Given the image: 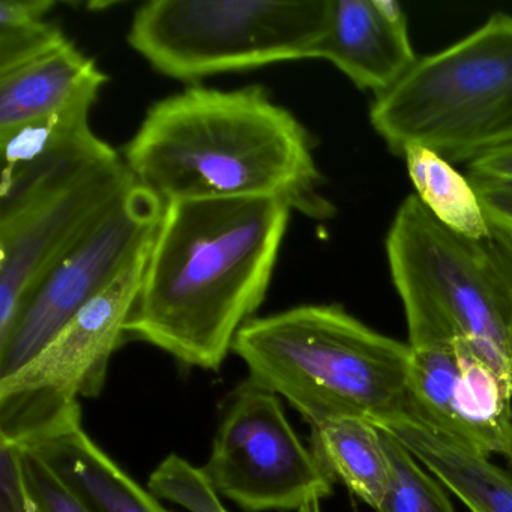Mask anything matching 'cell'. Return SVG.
Here are the masks:
<instances>
[{
    "mask_svg": "<svg viewBox=\"0 0 512 512\" xmlns=\"http://www.w3.org/2000/svg\"><path fill=\"white\" fill-rule=\"evenodd\" d=\"M493 241H494V239H493ZM497 247H499V245H497ZM499 248H500V250H502L503 256H505L506 260H508L509 266H511V271H512V256H511V254L506 253V251L503 250L502 247H499ZM511 349H512V332H511Z\"/></svg>",
    "mask_w": 512,
    "mask_h": 512,
    "instance_id": "28",
    "label": "cell"
},
{
    "mask_svg": "<svg viewBox=\"0 0 512 512\" xmlns=\"http://www.w3.org/2000/svg\"><path fill=\"white\" fill-rule=\"evenodd\" d=\"M14 445L37 452L92 512H170L83 430L80 406Z\"/></svg>",
    "mask_w": 512,
    "mask_h": 512,
    "instance_id": "13",
    "label": "cell"
},
{
    "mask_svg": "<svg viewBox=\"0 0 512 512\" xmlns=\"http://www.w3.org/2000/svg\"><path fill=\"white\" fill-rule=\"evenodd\" d=\"M395 154L424 146L448 163L512 146V17L497 13L464 40L418 58L370 110Z\"/></svg>",
    "mask_w": 512,
    "mask_h": 512,
    "instance_id": "5",
    "label": "cell"
},
{
    "mask_svg": "<svg viewBox=\"0 0 512 512\" xmlns=\"http://www.w3.org/2000/svg\"><path fill=\"white\" fill-rule=\"evenodd\" d=\"M134 179L166 205L271 199L331 220L334 203L307 128L262 86H188L149 107L122 154Z\"/></svg>",
    "mask_w": 512,
    "mask_h": 512,
    "instance_id": "2",
    "label": "cell"
},
{
    "mask_svg": "<svg viewBox=\"0 0 512 512\" xmlns=\"http://www.w3.org/2000/svg\"><path fill=\"white\" fill-rule=\"evenodd\" d=\"M257 385L316 427L329 419L374 424L412 413V347L368 328L340 305H298L254 317L233 350Z\"/></svg>",
    "mask_w": 512,
    "mask_h": 512,
    "instance_id": "3",
    "label": "cell"
},
{
    "mask_svg": "<svg viewBox=\"0 0 512 512\" xmlns=\"http://www.w3.org/2000/svg\"><path fill=\"white\" fill-rule=\"evenodd\" d=\"M0 512H31L22 481L19 448L0 440Z\"/></svg>",
    "mask_w": 512,
    "mask_h": 512,
    "instance_id": "23",
    "label": "cell"
},
{
    "mask_svg": "<svg viewBox=\"0 0 512 512\" xmlns=\"http://www.w3.org/2000/svg\"><path fill=\"white\" fill-rule=\"evenodd\" d=\"M292 214L271 199L166 203L127 338L218 370L268 295Z\"/></svg>",
    "mask_w": 512,
    "mask_h": 512,
    "instance_id": "1",
    "label": "cell"
},
{
    "mask_svg": "<svg viewBox=\"0 0 512 512\" xmlns=\"http://www.w3.org/2000/svg\"><path fill=\"white\" fill-rule=\"evenodd\" d=\"M298 512H322L320 511V502L307 503V505L302 506Z\"/></svg>",
    "mask_w": 512,
    "mask_h": 512,
    "instance_id": "27",
    "label": "cell"
},
{
    "mask_svg": "<svg viewBox=\"0 0 512 512\" xmlns=\"http://www.w3.org/2000/svg\"><path fill=\"white\" fill-rule=\"evenodd\" d=\"M403 157L416 196L443 226L466 238L493 239L490 221L469 178L424 146H409Z\"/></svg>",
    "mask_w": 512,
    "mask_h": 512,
    "instance_id": "18",
    "label": "cell"
},
{
    "mask_svg": "<svg viewBox=\"0 0 512 512\" xmlns=\"http://www.w3.org/2000/svg\"><path fill=\"white\" fill-rule=\"evenodd\" d=\"M380 431L391 475L379 512H455L442 484L395 437Z\"/></svg>",
    "mask_w": 512,
    "mask_h": 512,
    "instance_id": "20",
    "label": "cell"
},
{
    "mask_svg": "<svg viewBox=\"0 0 512 512\" xmlns=\"http://www.w3.org/2000/svg\"><path fill=\"white\" fill-rule=\"evenodd\" d=\"M136 184L116 154L0 199V335L47 272Z\"/></svg>",
    "mask_w": 512,
    "mask_h": 512,
    "instance_id": "7",
    "label": "cell"
},
{
    "mask_svg": "<svg viewBox=\"0 0 512 512\" xmlns=\"http://www.w3.org/2000/svg\"><path fill=\"white\" fill-rule=\"evenodd\" d=\"M148 251L35 358L0 379V440L20 442L79 407V398L100 395L110 359L127 340L125 326L139 296Z\"/></svg>",
    "mask_w": 512,
    "mask_h": 512,
    "instance_id": "8",
    "label": "cell"
},
{
    "mask_svg": "<svg viewBox=\"0 0 512 512\" xmlns=\"http://www.w3.org/2000/svg\"><path fill=\"white\" fill-rule=\"evenodd\" d=\"M470 512H512V475L488 457L437 433L412 413L380 422Z\"/></svg>",
    "mask_w": 512,
    "mask_h": 512,
    "instance_id": "15",
    "label": "cell"
},
{
    "mask_svg": "<svg viewBox=\"0 0 512 512\" xmlns=\"http://www.w3.org/2000/svg\"><path fill=\"white\" fill-rule=\"evenodd\" d=\"M109 77L73 43L0 74V133L100 97Z\"/></svg>",
    "mask_w": 512,
    "mask_h": 512,
    "instance_id": "16",
    "label": "cell"
},
{
    "mask_svg": "<svg viewBox=\"0 0 512 512\" xmlns=\"http://www.w3.org/2000/svg\"><path fill=\"white\" fill-rule=\"evenodd\" d=\"M494 242L512 256V230L491 226Z\"/></svg>",
    "mask_w": 512,
    "mask_h": 512,
    "instance_id": "26",
    "label": "cell"
},
{
    "mask_svg": "<svg viewBox=\"0 0 512 512\" xmlns=\"http://www.w3.org/2000/svg\"><path fill=\"white\" fill-rule=\"evenodd\" d=\"M148 485L158 499L178 503L190 512H229L205 470L179 455L172 454L161 461Z\"/></svg>",
    "mask_w": 512,
    "mask_h": 512,
    "instance_id": "21",
    "label": "cell"
},
{
    "mask_svg": "<svg viewBox=\"0 0 512 512\" xmlns=\"http://www.w3.org/2000/svg\"><path fill=\"white\" fill-rule=\"evenodd\" d=\"M490 226L512 230V181L470 179Z\"/></svg>",
    "mask_w": 512,
    "mask_h": 512,
    "instance_id": "24",
    "label": "cell"
},
{
    "mask_svg": "<svg viewBox=\"0 0 512 512\" xmlns=\"http://www.w3.org/2000/svg\"><path fill=\"white\" fill-rule=\"evenodd\" d=\"M19 448L23 488L31 512H92L32 449Z\"/></svg>",
    "mask_w": 512,
    "mask_h": 512,
    "instance_id": "22",
    "label": "cell"
},
{
    "mask_svg": "<svg viewBox=\"0 0 512 512\" xmlns=\"http://www.w3.org/2000/svg\"><path fill=\"white\" fill-rule=\"evenodd\" d=\"M164 203L137 182L47 272L0 335V379L16 373L151 247Z\"/></svg>",
    "mask_w": 512,
    "mask_h": 512,
    "instance_id": "10",
    "label": "cell"
},
{
    "mask_svg": "<svg viewBox=\"0 0 512 512\" xmlns=\"http://www.w3.org/2000/svg\"><path fill=\"white\" fill-rule=\"evenodd\" d=\"M385 245L409 346L466 343L512 394V271L496 242L458 235L410 194Z\"/></svg>",
    "mask_w": 512,
    "mask_h": 512,
    "instance_id": "4",
    "label": "cell"
},
{
    "mask_svg": "<svg viewBox=\"0 0 512 512\" xmlns=\"http://www.w3.org/2000/svg\"><path fill=\"white\" fill-rule=\"evenodd\" d=\"M203 470L220 496L247 512H298L332 494L334 484L281 398L250 379L230 395Z\"/></svg>",
    "mask_w": 512,
    "mask_h": 512,
    "instance_id": "9",
    "label": "cell"
},
{
    "mask_svg": "<svg viewBox=\"0 0 512 512\" xmlns=\"http://www.w3.org/2000/svg\"><path fill=\"white\" fill-rule=\"evenodd\" d=\"M52 0L0 2V74L31 64L70 43L62 29L46 19Z\"/></svg>",
    "mask_w": 512,
    "mask_h": 512,
    "instance_id": "19",
    "label": "cell"
},
{
    "mask_svg": "<svg viewBox=\"0 0 512 512\" xmlns=\"http://www.w3.org/2000/svg\"><path fill=\"white\" fill-rule=\"evenodd\" d=\"M317 59L376 97L394 88L418 61L406 14L395 0H331L328 34Z\"/></svg>",
    "mask_w": 512,
    "mask_h": 512,
    "instance_id": "12",
    "label": "cell"
},
{
    "mask_svg": "<svg viewBox=\"0 0 512 512\" xmlns=\"http://www.w3.org/2000/svg\"><path fill=\"white\" fill-rule=\"evenodd\" d=\"M331 0H151L128 43L158 74L199 82L220 74L319 58Z\"/></svg>",
    "mask_w": 512,
    "mask_h": 512,
    "instance_id": "6",
    "label": "cell"
},
{
    "mask_svg": "<svg viewBox=\"0 0 512 512\" xmlns=\"http://www.w3.org/2000/svg\"><path fill=\"white\" fill-rule=\"evenodd\" d=\"M97 101L85 98L53 115L0 133V199L47 176L118 154L92 130L89 118Z\"/></svg>",
    "mask_w": 512,
    "mask_h": 512,
    "instance_id": "14",
    "label": "cell"
},
{
    "mask_svg": "<svg viewBox=\"0 0 512 512\" xmlns=\"http://www.w3.org/2000/svg\"><path fill=\"white\" fill-rule=\"evenodd\" d=\"M313 428V451L332 478L379 512L388 491L389 461L382 431L365 418L329 419Z\"/></svg>",
    "mask_w": 512,
    "mask_h": 512,
    "instance_id": "17",
    "label": "cell"
},
{
    "mask_svg": "<svg viewBox=\"0 0 512 512\" xmlns=\"http://www.w3.org/2000/svg\"><path fill=\"white\" fill-rule=\"evenodd\" d=\"M509 464H511V467H512V458H511V460H509Z\"/></svg>",
    "mask_w": 512,
    "mask_h": 512,
    "instance_id": "29",
    "label": "cell"
},
{
    "mask_svg": "<svg viewBox=\"0 0 512 512\" xmlns=\"http://www.w3.org/2000/svg\"><path fill=\"white\" fill-rule=\"evenodd\" d=\"M412 415L476 454L512 458V394L466 343L412 349Z\"/></svg>",
    "mask_w": 512,
    "mask_h": 512,
    "instance_id": "11",
    "label": "cell"
},
{
    "mask_svg": "<svg viewBox=\"0 0 512 512\" xmlns=\"http://www.w3.org/2000/svg\"><path fill=\"white\" fill-rule=\"evenodd\" d=\"M469 179L512 181V146L472 161L469 164Z\"/></svg>",
    "mask_w": 512,
    "mask_h": 512,
    "instance_id": "25",
    "label": "cell"
}]
</instances>
